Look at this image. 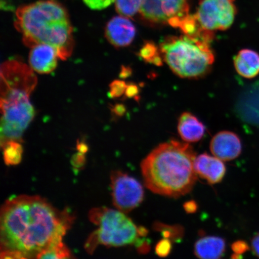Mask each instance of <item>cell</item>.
<instances>
[{"label":"cell","instance_id":"cell-1","mask_svg":"<svg viewBox=\"0 0 259 259\" xmlns=\"http://www.w3.org/2000/svg\"><path fill=\"white\" fill-rule=\"evenodd\" d=\"M72 219L38 196L9 199L0 214L1 258H37L55 241L63 239Z\"/></svg>","mask_w":259,"mask_h":259},{"label":"cell","instance_id":"cell-2","mask_svg":"<svg viewBox=\"0 0 259 259\" xmlns=\"http://www.w3.org/2000/svg\"><path fill=\"white\" fill-rule=\"evenodd\" d=\"M196 157L189 144L173 139L158 145L141 162L145 186L161 196L178 198L186 195L197 179Z\"/></svg>","mask_w":259,"mask_h":259},{"label":"cell","instance_id":"cell-3","mask_svg":"<svg viewBox=\"0 0 259 259\" xmlns=\"http://www.w3.org/2000/svg\"><path fill=\"white\" fill-rule=\"evenodd\" d=\"M37 82L33 70L21 61L10 60L2 64L1 145L9 141H21L35 115L30 97Z\"/></svg>","mask_w":259,"mask_h":259},{"label":"cell","instance_id":"cell-4","mask_svg":"<svg viewBox=\"0 0 259 259\" xmlns=\"http://www.w3.org/2000/svg\"><path fill=\"white\" fill-rule=\"evenodd\" d=\"M15 26L29 48L38 44L50 45L63 60L72 54V26L66 9L59 3L43 0L21 6L16 12Z\"/></svg>","mask_w":259,"mask_h":259},{"label":"cell","instance_id":"cell-5","mask_svg":"<svg viewBox=\"0 0 259 259\" xmlns=\"http://www.w3.org/2000/svg\"><path fill=\"white\" fill-rule=\"evenodd\" d=\"M160 50L168 66L182 78L205 76L214 62V55L208 42L186 35L165 38Z\"/></svg>","mask_w":259,"mask_h":259},{"label":"cell","instance_id":"cell-6","mask_svg":"<svg viewBox=\"0 0 259 259\" xmlns=\"http://www.w3.org/2000/svg\"><path fill=\"white\" fill-rule=\"evenodd\" d=\"M89 217L98 228L87 241V251L93 252L100 245L116 247L134 245L138 249L146 241L142 237L148 235V230L138 227L121 210L97 208L91 210Z\"/></svg>","mask_w":259,"mask_h":259},{"label":"cell","instance_id":"cell-7","mask_svg":"<svg viewBox=\"0 0 259 259\" xmlns=\"http://www.w3.org/2000/svg\"><path fill=\"white\" fill-rule=\"evenodd\" d=\"M190 0H142L139 11L142 20L156 26L169 25L177 28L190 15Z\"/></svg>","mask_w":259,"mask_h":259},{"label":"cell","instance_id":"cell-8","mask_svg":"<svg viewBox=\"0 0 259 259\" xmlns=\"http://www.w3.org/2000/svg\"><path fill=\"white\" fill-rule=\"evenodd\" d=\"M237 14L235 0H199L194 15L204 31L213 33L231 27Z\"/></svg>","mask_w":259,"mask_h":259},{"label":"cell","instance_id":"cell-9","mask_svg":"<svg viewBox=\"0 0 259 259\" xmlns=\"http://www.w3.org/2000/svg\"><path fill=\"white\" fill-rule=\"evenodd\" d=\"M111 180L113 203L118 210L128 213L143 202V187L135 178L121 171H115Z\"/></svg>","mask_w":259,"mask_h":259},{"label":"cell","instance_id":"cell-10","mask_svg":"<svg viewBox=\"0 0 259 259\" xmlns=\"http://www.w3.org/2000/svg\"><path fill=\"white\" fill-rule=\"evenodd\" d=\"M210 150L215 157L222 161L234 160L241 153V139L235 133L220 132L210 141Z\"/></svg>","mask_w":259,"mask_h":259},{"label":"cell","instance_id":"cell-11","mask_svg":"<svg viewBox=\"0 0 259 259\" xmlns=\"http://www.w3.org/2000/svg\"><path fill=\"white\" fill-rule=\"evenodd\" d=\"M105 34L107 39L113 46L123 48L128 46L134 40L136 28L128 18L115 16L107 24Z\"/></svg>","mask_w":259,"mask_h":259},{"label":"cell","instance_id":"cell-12","mask_svg":"<svg viewBox=\"0 0 259 259\" xmlns=\"http://www.w3.org/2000/svg\"><path fill=\"white\" fill-rule=\"evenodd\" d=\"M235 109L242 120L259 127V82L242 93L236 102Z\"/></svg>","mask_w":259,"mask_h":259},{"label":"cell","instance_id":"cell-13","mask_svg":"<svg viewBox=\"0 0 259 259\" xmlns=\"http://www.w3.org/2000/svg\"><path fill=\"white\" fill-rule=\"evenodd\" d=\"M194 168L197 176L206 180L210 185L221 182L226 172V167L222 160L207 153L196 157Z\"/></svg>","mask_w":259,"mask_h":259},{"label":"cell","instance_id":"cell-14","mask_svg":"<svg viewBox=\"0 0 259 259\" xmlns=\"http://www.w3.org/2000/svg\"><path fill=\"white\" fill-rule=\"evenodd\" d=\"M58 53L56 49L47 44H38L32 47L29 55V64L32 70L38 73H50L57 66Z\"/></svg>","mask_w":259,"mask_h":259},{"label":"cell","instance_id":"cell-15","mask_svg":"<svg viewBox=\"0 0 259 259\" xmlns=\"http://www.w3.org/2000/svg\"><path fill=\"white\" fill-rule=\"evenodd\" d=\"M205 130L203 123L190 112H184L178 119V134L186 142H196L201 140L205 135Z\"/></svg>","mask_w":259,"mask_h":259},{"label":"cell","instance_id":"cell-16","mask_svg":"<svg viewBox=\"0 0 259 259\" xmlns=\"http://www.w3.org/2000/svg\"><path fill=\"white\" fill-rule=\"evenodd\" d=\"M226 242L219 236H204L197 241L194 246V253L197 258L218 259L226 251Z\"/></svg>","mask_w":259,"mask_h":259},{"label":"cell","instance_id":"cell-17","mask_svg":"<svg viewBox=\"0 0 259 259\" xmlns=\"http://www.w3.org/2000/svg\"><path fill=\"white\" fill-rule=\"evenodd\" d=\"M234 66L239 75L247 79L254 78L259 74V54L244 49L234 58Z\"/></svg>","mask_w":259,"mask_h":259},{"label":"cell","instance_id":"cell-18","mask_svg":"<svg viewBox=\"0 0 259 259\" xmlns=\"http://www.w3.org/2000/svg\"><path fill=\"white\" fill-rule=\"evenodd\" d=\"M1 146L6 164L12 166L20 163L23 152L20 142L9 141Z\"/></svg>","mask_w":259,"mask_h":259},{"label":"cell","instance_id":"cell-19","mask_svg":"<svg viewBox=\"0 0 259 259\" xmlns=\"http://www.w3.org/2000/svg\"><path fill=\"white\" fill-rule=\"evenodd\" d=\"M155 231L160 232L163 238L169 239L171 242H178L183 239L184 230L180 225H167L160 222H155L153 226Z\"/></svg>","mask_w":259,"mask_h":259},{"label":"cell","instance_id":"cell-20","mask_svg":"<svg viewBox=\"0 0 259 259\" xmlns=\"http://www.w3.org/2000/svg\"><path fill=\"white\" fill-rule=\"evenodd\" d=\"M72 257V253L64 244L63 239L52 244L37 258H67Z\"/></svg>","mask_w":259,"mask_h":259},{"label":"cell","instance_id":"cell-21","mask_svg":"<svg viewBox=\"0 0 259 259\" xmlns=\"http://www.w3.org/2000/svg\"><path fill=\"white\" fill-rule=\"evenodd\" d=\"M142 0H114L116 11L119 15L127 18L139 14Z\"/></svg>","mask_w":259,"mask_h":259},{"label":"cell","instance_id":"cell-22","mask_svg":"<svg viewBox=\"0 0 259 259\" xmlns=\"http://www.w3.org/2000/svg\"><path fill=\"white\" fill-rule=\"evenodd\" d=\"M160 49H158L152 42L148 41L144 45L140 51L139 56L146 62L153 63L157 66H161L162 59Z\"/></svg>","mask_w":259,"mask_h":259},{"label":"cell","instance_id":"cell-23","mask_svg":"<svg viewBox=\"0 0 259 259\" xmlns=\"http://www.w3.org/2000/svg\"><path fill=\"white\" fill-rule=\"evenodd\" d=\"M127 86L124 81L120 80L113 81L109 86V96L111 98H119L125 94Z\"/></svg>","mask_w":259,"mask_h":259},{"label":"cell","instance_id":"cell-24","mask_svg":"<svg viewBox=\"0 0 259 259\" xmlns=\"http://www.w3.org/2000/svg\"><path fill=\"white\" fill-rule=\"evenodd\" d=\"M171 248H172L171 241L169 239L163 238L155 246V252L158 256L165 257L170 254Z\"/></svg>","mask_w":259,"mask_h":259},{"label":"cell","instance_id":"cell-25","mask_svg":"<svg viewBox=\"0 0 259 259\" xmlns=\"http://www.w3.org/2000/svg\"><path fill=\"white\" fill-rule=\"evenodd\" d=\"M232 249L234 252V256L232 257L239 258L241 255L250 250V247L245 241L239 240L233 243Z\"/></svg>","mask_w":259,"mask_h":259},{"label":"cell","instance_id":"cell-26","mask_svg":"<svg viewBox=\"0 0 259 259\" xmlns=\"http://www.w3.org/2000/svg\"><path fill=\"white\" fill-rule=\"evenodd\" d=\"M89 7L93 10H102L114 3V0H83Z\"/></svg>","mask_w":259,"mask_h":259},{"label":"cell","instance_id":"cell-27","mask_svg":"<svg viewBox=\"0 0 259 259\" xmlns=\"http://www.w3.org/2000/svg\"><path fill=\"white\" fill-rule=\"evenodd\" d=\"M138 92L139 89L138 87L135 85V84L131 83L127 85V88H126L125 95L126 97H128V98H131V97L137 96Z\"/></svg>","mask_w":259,"mask_h":259},{"label":"cell","instance_id":"cell-28","mask_svg":"<svg viewBox=\"0 0 259 259\" xmlns=\"http://www.w3.org/2000/svg\"><path fill=\"white\" fill-rule=\"evenodd\" d=\"M198 206L195 201L190 200L184 204V209L187 213H193L197 211Z\"/></svg>","mask_w":259,"mask_h":259},{"label":"cell","instance_id":"cell-29","mask_svg":"<svg viewBox=\"0 0 259 259\" xmlns=\"http://www.w3.org/2000/svg\"><path fill=\"white\" fill-rule=\"evenodd\" d=\"M251 250L254 254L259 257V233L252 239Z\"/></svg>","mask_w":259,"mask_h":259},{"label":"cell","instance_id":"cell-30","mask_svg":"<svg viewBox=\"0 0 259 259\" xmlns=\"http://www.w3.org/2000/svg\"><path fill=\"white\" fill-rule=\"evenodd\" d=\"M112 111L116 115L121 116L125 112V107L122 105H116L112 109Z\"/></svg>","mask_w":259,"mask_h":259},{"label":"cell","instance_id":"cell-31","mask_svg":"<svg viewBox=\"0 0 259 259\" xmlns=\"http://www.w3.org/2000/svg\"><path fill=\"white\" fill-rule=\"evenodd\" d=\"M131 70L128 68L123 67L120 74L121 77H127L131 74Z\"/></svg>","mask_w":259,"mask_h":259}]
</instances>
